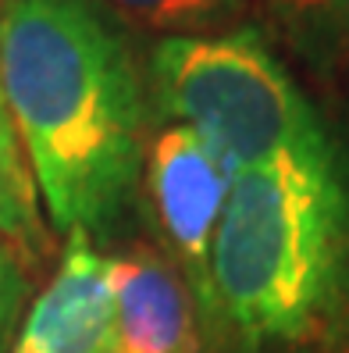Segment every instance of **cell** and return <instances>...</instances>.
<instances>
[{
    "instance_id": "cell-4",
    "label": "cell",
    "mask_w": 349,
    "mask_h": 353,
    "mask_svg": "<svg viewBox=\"0 0 349 353\" xmlns=\"http://www.w3.org/2000/svg\"><path fill=\"white\" fill-rule=\"evenodd\" d=\"M147 147L150 150L142 168H147V190L160 236L168 239L175 261L182 264L186 289L200 310L207 293L211 243L235 179L186 125H164Z\"/></svg>"
},
{
    "instance_id": "cell-1",
    "label": "cell",
    "mask_w": 349,
    "mask_h": 353,
    "mask_svg": "<svg viewBox=\"0 0 349 353\" xmlns=\"http://www.w3.org/2000/svg\"><path fill=\"white\" fill-rule=\"evenodd\" d=\"M0 79L47 221L104 236L147 164V82L100 0H0Z\"/></svg>"
},
{
    "instance_id": "cell-10",
    "label": "cell",
    "mask_w": 349,
    "mask_h": 353,
    "mask_svg": "<svg viewBox=\"0 0 349 353\" xmlns=\"http://www.w3.org/2000/svg\"><path fill=\"white\" fill-rule=\"evenodd\" d=\"M25 296H29V272L22 264V254H18L14 243L0 236V346L22 318Z\"/></svg>"
},
{
    "instance_id": "cell-7",
    "label": "cell",
    "mask_w": 349,
    "mask_h": 353,
    "mask_svg": "<svg viewBox=\"0 0 349 353\" xmlns=\"http://www.w3.org/2000/svg\"><path fill=\"white\" fill-rule=\"evenodd\" d=\"M268 29L321 79L349 72V0H260Z\"/></svg>"
},
{
    "instance_id": "cell-6",
    "label": "cell",
    "mask_w": 349,
    "mask_h": 353,
    "mask_svg": "<svg viewBox=\"0 0 349 353\" xmlns=\"http://www.w3.org/2000/svg\"><path fill=\"white\" fill-rule=\"evenodd\" d=\"M111 353H200V314L189 289L150 250L111 257Z\"/></svg>"
},
{
    "instance_id": "cell-2",
    "label": "cell",
    "mask_w": 349,
    "mask_h": 353,
    "mask_svg": "<svg viewBox=\"0 0 349 353\" xmlns=\"http://www.w3.org/2000/svg\"><path fill=\"white\" fill-rule=\"evenodd\" d=\"M196 314L218 353L349 350V154L335 132L232 182Z\"/></svg>"
},
{
    "instance_id": "cell-3",
    "label": "cell",
    "mask_w": 349,
    "mask_h": 353,
    "mask_svg": "<svg viewBox=\"0 0 349 353\" xmlns=\"http://www.w3.org/2000/svg\"><path fill=\"white\" fill-rule=\"evenodd\" d=\"M147 90L168 125L196 132L232 179L332 136L257 26L157 39Z\"/></svg>"
},
{
    "instance_id": "cell-9",
    "label": "cell",
    "mask_w": 349,
    "mask_h": 353,
    "mask_svg": "<svg viewBox=\"0 0 349 353\" xmlns=\"http://www.w3.org/2000/svg\"><path fill=\"white\" fill-rule=\"evenodd\" d=\"M118 22L168 36H203L239 26L246 0H100Z\"/></svg>"
},
{
    "instance_id": "cell-8",
    "label": "cell",
    "mask_w": 349,
    "mask_h": 353,
    "mask_svg": "<svg viewBox=\"0 0 349 353\" xmlns=\"http://www.w3.org/2000/svg\"><path fill=\"white\" fill-rule=\"evenodd\" d=\"M0 236L14 243L29 257H43L50 250V232L43 221V203H39L29 157L18 139L14 118L4 97V79H0Z\"/></svg>"
},
{
    "instance_id": "cell-5",
    "label": "cell",
    "mask_w": 349,
    "mask_h": 353,
    "mask_svg": "<svg viewBox=\"0 0 349 353\" xmlns=\"http://www.w3.org/2000/svg\"><path fill=\"white\" fill-rule=\"evenodd\" d=\"M111 257L86 232H72L54 279L32 300L11 353H111Z\"/></svg>"
}]
</instances>
